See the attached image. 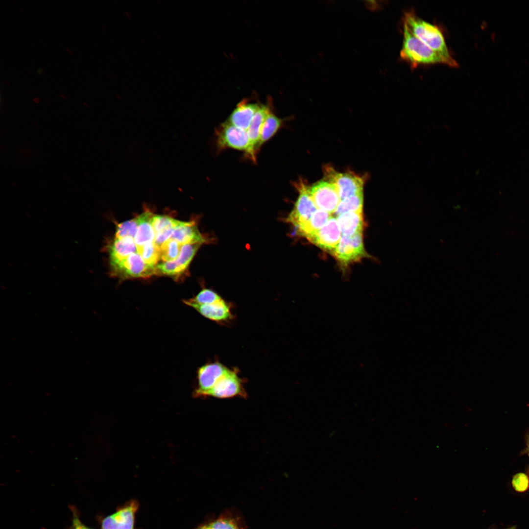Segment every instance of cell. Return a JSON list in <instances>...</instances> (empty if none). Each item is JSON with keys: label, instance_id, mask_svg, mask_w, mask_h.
<instances>
[{"label": "cell", "instance_id": "obj_7", "mask_svg": "<svg viewBox=\"0 0 529 529\" xmlns=\"http://www.w3.org/2000/svg\"><path fill=\"white\" fill-rule=\"evenodd\" d=\"M333 255L344 265L359 261L367 256L362 233L351 236L342 235L338 245Z\"/></svg>", "mask_w": 529, "mask_h": 529}, {"label": "cell", "instance_id": "obj_31", "mask_svg": "<svg viewBox=\"0 0 529 529\" xmlns=\"http://www.w3.org/2000/svg\"><path fill=\"white\" fill-rule=\"evenodd\" d=\"M511 484L516 492L525 493L529 490V475L523 472L516 473L513 476Z\"/></svg>", "mask_w": 529, "mask_h": 529}, {"label": "cell", "instance_id": "obj_9", "mask_svg": "<svg viewBox=\"0 0 529 529\" xmlns=\"http://www.w3.org/2000/svg\"><path fill=\"white\" fill-rule=\"evenodd\" d=\"M310 193L317 209L331 214L335 213L341 201L334 185L326 180H320L310 187Z\"/></svg>", "mask_w": 529, "mask_h": 529}, {"label": "cell", "instance_id": "obj_24", "mask_svg": "<svg viewBox=\"0 0 529 529\" xmlns=\"http://www.w3.org/2000/svg\"><path fill=\"white\" fill-rule=\"evenodd\" d=\"M138 253L147 264L155 266L161 259V250L154 242H150L137 247Z\"/></svg>", "mask_w": 529, "mask_h": 529}, {"label": "cell", "instance_id": "obj_35", "mask_svg": "<svg viewBox=\"0 0 529 529\" xmlns=\"http://www.w3.org/2000/svg\"><path fill=\"white\" fill-rule=\"evenodd\" d=\"M504 529H516V526H511V527H508L507 528Z\"/></svg>", "mask_w": 529, "mask_h": 529}, {"label": "cell", "instance_id": "obj_32", "mask_svg": "<svg viewBox=\"0 0 529 529\" xmlns=\"http://www.w3.org/2000/svg\"><path fill=\"white\" fill-rule=\"evenodd\" d=\"M72 513V523L70 529H93L84 524L80 519L78 511L74 506H71Z\"/></svg>", "mask_w": 529, "mask_h": 529}, {"label": "cell", "instance_id": "obj_5", "mask_svg": "<svg viewBox=\"0 0 529 529\" xmlns=\"http://www.w3.org/2000/svg\"><path fill=\"white\" fill-rule=\"evenodd\" d=\"M323 169L325 179L335 186L341 200L363 192V177L352 172H337L330 165H325Z\"/></svg>", "mask_w": 529, "mask_h": 529}, {"label": "cell", "instance_id": "obj_11", "mask_svg": "<svg viewBox=\"0 0 529 529\" xmlns=\"http://www.w3.org/2000/svg\"><path fill=\"white\" fill-rule=\"evenodd\" d=\"M183 302L194 309L204 317L219 324H226L235 318L232 305L222 298L207 304H198L187 300H184Z\"/></svg>", "mask_w": 529, "mask_h": 529}, {"label": "cell", "instance_id": "obj_25", "mask_svg": "<svg viewBox=\"0 0 529 529\" xmlns=\"http://www.w3.org/2000/svg\"><path fill=\"white\" fill-rule=\"evenodd\" d=\"M201 245V243H191L181 245L176 261L185 271Z\"/></svg>", "mask_w": 529, "mask_h": 529}, {"label": "cell", "instance_id": "obj_2", "mask_svg": "<svg viewBox=\"0 0 529 529\" xmlns=\"http://www.w3.org/2000/svg\"><path fill=\"white\" fill-rule=\"evenodd\" d=\"M400 57L412 68L422 64H443L446 61L439 54L416 37L403 23V42Z\"/></svg>", "mask_w": 529, "mask_h": 529}, {"label": "cell", "instance_id": "obj_28", "mask_svg": "<svg viewBox=\"0 0 529 529\" xmlns=\"http://www.w3.org/2000/svg\"><path fill=\"white\" fill-rule=\"evenodd\" d=\"M181 221L166 215H153L151 219V224L155 234L169 228H175Z\"/></svg>", "mask_w": 529, "mask_h": 529}, {"label": "cell", "instance_id": "obj_1", "mask_svg": "<svg viewBox=\"0 0 529 529\" xmlns=\"http://www.w3.org/2000/svg\"><path fill=\"white\" fill-rule=\"evenodd\" d=\"M403 22L412 33L446 61L447 65L457 67V62L452 57L444 36L438 26L419 18L413 10L404 14Z\"/></svg>", "mask_w": 529, "mask_h": 529}, {"label": "cell", "instance_id": "obj_20", "mask_svg": "<svg viewBox=\"0 0 529 529\" xmlns=\"http://www.w3.org/2000/svg\"><path fill=\"white\" fill-rule=\"evenodd\" d=\"M332 217L331 214L317 209L304 225L295 229L296 234L308 240L319 231Z\"/></svg>", "mask_w": 529, "mask_h": 529}, {"label": "cell", "instance_id": "obj_10", "mask_svg": "<svg viewBox=\"0 0 529 529\" xmlns=\"http://www.w3.org/2000/svg\"><path fill=\"white\" fill-rule=\"evenodd\" d=\"M229 369L218 361L207 362L200 366L197 371V386L193 395L206 396L217 381Z\"/></svg>", "mask_w": 529, "mask_h": 529}, {"label": "cell", "instance_id": "obj_13", "mask_svg": "<svg viewBox=\"0 0 529 529\" xmlns=\"http://www.w3.org/2000/svg\"><path fill=\"white\" fill-rule=\"evenodd\" d=\"M138 508L137 502L133 500L128 502L102 520L101 529H134L135 516Z\"/></svg>", "mask_w": 529, "mask_h": 529}, {"label": "cell", "instance_id": "obj_27", "mask_svg": "<svg viewBox=\"0 0 529 529\" xmlns=\"http://www.w3.org/2000/svg\"><path fill=\"white\" fill-rule=\"evenodd\" d=\"M155 267L156 274L168 275L173 277L176 279L185 272V271L179 265L176 260L159 263Z\"/></svg>", "mask_w": 529, "mask_h": 529}, {"label": "cell", "instance_id": "obj_15", "mask_svg": "<svg viewBox=\"0 0 529 529\" xmlns=\"http://www.w3.org/2000/svg\"><path fill=\"white\" fill-rule=\"evenodd\" d=\"M260 106L258 103H251L243 100L232 112L228 121L238 128L247 131L252 119Z\"/></svg>", "mask_w": 529, "mask_h": 529}, {"label": "cell", "instance_id": "obj_19", "mask_svg": "<svg viewBox=\"0 0 529 529\" xmlns=\"http://www.w3.org/2000/svg\"><path fill=\"white\" fill-rule=\"evenodd\" d=\"M153 214L150 211H145L137 217V230L134 241L137 247L146 243L154 242L155 234L151 224Z\"/></svg>", "mask_w": 529, "mask_h": 529}, {"label": "cell", "instance_id": "obj_4", "mask_svg": "<svg viewBox=\"0 0 529 529\" xmlns=\"http://www.w3.org/2000/svg\"><path fill=\"white\" fill-rule=\"evenodd\" d=\"M299 194L294 207L286 218L295 229L305 224L317 210L310 193V187L302 179L294 183Z\"/></svg>", "mask_w": 529, "mask_h": 529}, {"label": "cell", "instance_id": "obj_12", "mask_svg": "<svg viewBox=\"0 0 529 529\" xmlns=\"http://www.w3.org/2000/svg\"><path fill=\"white\" fill-rule=\"evenodd\" d=\"M337 219L331 217L327 222L308 240L321 249L333 254L341 238Z\"/></svg>", "mask_w": 529, "mask_h": 529}, {"label": "cell", "instance_id": "obj_8", "mask_svg": "<svg viewBox=\"0 0 529 529\" xmlns=\"http://www.w3.org/2000/svg\"><path fill=\"white\" fill-rule=\"evenodd\" d=\"M156 266L146 263L138 253L111 266L113 274L124 278H147L156 274Z\"/></svg>", "mask_w": 529, "mask_h": 529}, {"label": "cell", "instance_id": "obj_33", "mask_svg": "<svg viewBox=\"0 0 529 529\" xmlns=\"http://www.w3.org/2000/svg\"><path fill=\"white\" fill-rule=\"evenodd\" d=\"M365 6L369 9L374 10L380 8V5L375 0H367L365 1Z\"/></svg>", "mask_w": 529, "mask_h": 529}, {"label": "cell", "instance_id": "obj_16", "mask_svg": "<svg viewBox=\"0 0 529 529\" xmlns=\"http://www.w3.org/2000/svg\"><path fill=\"white\" fill-rule=\"evenodd\" d=\"M110 266H113L130 255L138 253L134 240L131 238H115L108 247Z\"/></svg>", "mask_w": 529, "mask_h": 529}, {"label": "cell", "instance_id": "obj_26", "mask_svg": "<svg viewBox=\"0 0 529 529\" xmlns=\"http://www.w3.org/2000/svg\"><path fill=\"white\" fill-rule=\"evenodd\" d=\"M181 244L176 240L169 239L160 247L161 259L164 262L176 260L179 254Z\"/></svg>", "mask_w": 529, "mask_h": 529}, {"label": "cell", "instance_id": "obj_17", "mask_svg": "<svg viewBox=\"0 0 529 529\" xmlns=\"http://www.w3.org/2000/svg\"><path fill=\"white\" fill-rule=\"evenodd\" d=\"M170 239L176 240L181 245L191 243H201L206 242V239L199 232L194 221H182L174 228Z\"/></svg>", "mask_w": 529, "mask_h": 529}, {"label": "cell", "instance_id": "obj_29", "mask_svg": "<svg viewBox=\"0 0 529 529\" xmlns=\"http://www.w3.org/2000/svg\"><path fill=\"white\" fill-rule=\"evenodd\" d=\"M138 227L136 218L117 224L115 238L122 239L127 237L134 240Z\"/></svg>", "mask_w": 529, "mask_h": 529}, {"label": "cell", "instance_id": "obj_6", "mask_svg": "<svg viewBox=\"0 0 529 529\" xmlns=\"http://www.w3.org/2000/svg\"><path fill=\"white\" fill-rule=\"evenodd\" d=\"M237 368L230 369L222 376L208 392L206 396L225 399L235 397L246 398L247 393L243 380L239 377Z\"/></svg>", "mask_w": 529, "mask_h": 529}, {"label": "cell", "instance_id": "obj_18", "mask_svg": "<svg viewBox=\"0 0 529 529\" xmlns=\"http://www.w3.org/2000/svg\"><path fill=\"white\" fill-rule=\"evenodd\" d=\"M337 219L342 235L351 236L362 233L364 222L362 212H348L337 216Z\"/></svg>", "mask_w": 529, "mask_h": 529}, {"label": "cell", "instance_id": "obj_14", "mask_svg": "<svg viewBox=\"0 0 529 529\" xmlns=\"http://www.w3.org/2000/svg\"><path fill=\"white\" fill-rule=\"evenodd\" d=\"M195 529H246V526L239 513L227 509Z\"/></svg>", "mask_w": 529, "mask_h": 529}, {"label": "cell", "instance_id": "obj_21", "mask_svg": "<svg viewBox=\"0 0 529 529\" xmlns=\"http://www.w3.org/2000/svg\"><path fill=\"white\" fill-rule=\"evenodd\" d=\"M271 111L267 105H260L255 113L247 131L251 144L257 152L261 131L265 120Z\"/></svg>", "mask_w": 529, "mask_h": 529}, {"label": "cell", "instance_id": "obj_22", "mask_svg": "<svg viewBox=\"0 0 529 529\" xmlns=\"http://www.w3.org/2000/svg\"><path fill=\"white\" fill-rule=\"evenodd\" d=\"M282 122V120L271 111L268 113L262 128L258 149L277 132Z\"/></svg>", "mask_w": 529, "mask_h": 529}, {"label": "cell", "instance_id": "obj_34", "mask_svg": "<svg viewBox=\"0 0 529 529\" xmlns=\"http://www.w3.org/2000/svg\"><path fill=\"white\" fill-rule=\"evenodd\" d=\"M525 440H526V453L527 454V455H528V456L529 457V431L527 432V433L526 434ZM527 472H528V474L529 475V466L528 467Z\"/></svg>", "mask_w": 529, "mask_h": 529}, {"label": "cell", "instance_id": "obj_3", "mask_svg": "<svg viewBox=\"0 0 529 529\" xmlns=\"http://www.w3.org/2000/svg\"><path fill=\"white\" fill-rule=\"evenodd\" d=\"M216 136L218 148H231L243 151L252 161H255L257 152L251 145L247 131L227 121L219 126Z\"/></svg>", "mask_w": 529, "mask_h": 529}, {"label": "cell", "instance_id": "obj_23", "mask_svg": "<svg viewBox=\"0 0 529 529\" xmlns=\"http://www.w3.org/2000/svg\"><path fill=\"white\" fill-rule=\"evenodd\" d=\"M363 192L341 200L335 212L337 216L348 212H362Z\"/></svg>", "mask_w": 529, "mask_h": 529}, {"label": "cell", "instance_id": "obj_30", "mask_svg": "<svg viewBox=\"0 0 529 529\" xmlns=\"http://www.w3.org/2000/svg\"><path fill=\"white\" fill-rule=\"evenodd\" d=\"M221 298L214 290L208 289H203L194 297L187 300L198 304H207L214 303Z\"/></svg>", "mask_w": 529, "mask_h": 529}]
</instances>
